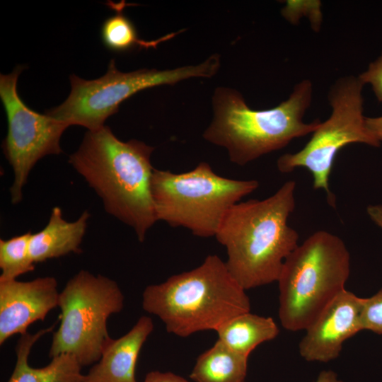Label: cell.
<instances>
[{
  "label": "cell",
  "mask_w": 382,
  "mask_h": 382,
  "mask_svg": "<svg viewBox=\"0 0 382 382\" xmlns=\"http://www.w3.org/2000/svg\"><path fill=\"white\" fill-rule=\"evenodd\" d=\"M154 149L137 139L121 141L105 125L88 130L69 158L105 210L130 226L140 242L157 221L151 192Z\"/></svg>",
  "instance_id": "6da1fadb"
},
{
  "label": "cell",
  "mask_w": 382,
  "mask_h": 382,
  "mask_svg": "<svg viewBox=\"0 0 382 382\" xmlns=\"http://www.w3.org/2000/svg\"><path fill=\"white\" fill-rule=\"evenodd\" d=\"M294 180L266 199L232 206L215 236L227 252L228 271L246 291L277 282L299 234L288 224L296 206Z\"/></svg>",
  "instance_id": "7a4b0ae2"
},
{
  "label": "cell",
  "mask_w": 382,
  "mask_h": 382,
  "mask_svg": "<svg viewBox=\"0 0 382 382\" xmlns=\"http://www.w3.org/2000/svg\"><path fill=\"white\" fill-rule=\"evenodd\" d=\"M313 91L312 82L304 79L297 83L289 98L277 106L256 110L248 107L238 91L218 87L212 98L213 119L203 137L225 148L232 163L245 166L317 129L320 120L303 121Z\"/></svg>",
  "instance_id": "3957f363"
},
{
  "label": "cell",
  "mask_w": 382,
  "mask_h": 382,
  "mask_svg": "<svg viewBox=\"0 0 382 382\" xmlns=\"http://www.w3.org/2000/svg\"><path fill=\"white\" fill-rule=\"evenodd\" d=\"M142 308L158 316L168 332L185 337L216 331L229 319L250 311V302L226 262L209 255L196 268L147 286Z\"/></svg>",
  "instance_id": "277c9868"
},
{
  "label": "cell",
  "mask_w": 382,
  "mask_h": 382,
  "mask_svg": "<svg viewBox=\"0 0 382 382\" xmlns=\"http://www.w3.org/2000/svg\"><path fill=\"white\" fill-rule=\"evenodd\" d=\"M350 253L337 236L320 230L285 259L277 279L279 318L289 331L304 330L345 289Z\"/></svg>",
  "instance_id": "5b68a950"
},
{
  "label": "cell",
  "mask_w": 382,
  "mask_h": 382,
  "mask_svg": "<svg viewBox=\"0 0 382 382\" xmlns=\"http://www.w3.org/2000/svg\"><path fill=\"white\" fill-rule=\"evenodd\" d=\"M259 186L255 180L217 175L207 162L185 173L154 169L151 192L157 221L196 236H216L230 208Z\"/></svg>",
  "instance_id": "8992f818"
},
{
  "label": "cell",
  "mask_w": 382,
  "mask_h": 382,
  "mask_svg": "<svg viewBox=\"0 0 382 382\" xmlns=\"http://www.w3.org/2000/svg\"><path fill=\"white\" fill-rule=\"evenodd\" d=\"M125 297L113 279L81 270L59 292L60 325L53 333L48 356H74L82 366L96 363L111 339L107 321L122 311Z\"/></svg>",
  "instance_id": "52a82bcc"
},
{
  "label": "cell",
  "mask_w": 382,
  "mask_h": 382,
  "mask_svg": "<svg viewBox=\"0 0 382 382\" xmlns=\"http://www.w3.org/2000/svg\"><path fill=\"white\" fill-rule=\"evenodd\" d=\"M220 67L219 54L209 56L202 63L173 69H142L122 72L114 59L106 74L93 80L70 76L71 93L61 105L45 114L68 125H80L88 130L105 126L108 117L116 113L122 102L137 92L165 84H174L190 78H209Z\"/></svg>",
  "instance_id": "ba28073f"
},
{
  "label": "cell",
  "mask_w": 382,
  "mask_h": 382,
  "mask_svg": "<svg viewBox=\"0 0 382 382\" xmlns=\"http://www.w3.org/2000/svg\"><path fill=\"white\" fill-rule=\"evenodd\" d=\"M358 76L339 78L330 87L328 98L331 114L320 122L311 139L297 152L282 155L277 161L279 172L289 173L297 168L307 169L313 178V188L323 190L328 204L335 207V197L329 187V177L337 153L350 144L378 147L381 143L366 128L364 115L363 88Z\"/></svg>",
  "instance_id": "9c48e42d"
},
{
  "label": "cell",
  "mask_w": 382,
  "mask_h": 382,
  "mask_svg": "<svg viewBox=\"0 0 382 382\" xmlns=\"http://www.w3.org/2000/svg\"><path fill=\"white\" fill-rule=\"evenodd\" d=\"M24 68L17 66L11 73L0 76V97L8 122L2 149L13 169L10 193L14 204L21 202L23 188L37 162L45 156L62 152L61 137L69 127L46 114L33 110L23 103L17 91V81Z\"/></svg>",
  "instance_id": "30bf717a"
},
{
  "label": "cell",
  "mask_w": 382,
  "mask_h": 382,
  "mask_svg": "<svg viewBox=\"0 0 382 382\" xmlns=\"http://www.w3.org/2000/svg\"><path fill=\"white\" fill-rule=\"evenodd\" d=\"M363 299L346 289L340 292L304 330L299 343L301 357L322 363L337 359L344 343L363 330Z\"/></svg>",
  "instance_id": "8fae6325"
},
{
  "label": "cell",
  "mask_w": 382,
  "mask_h": 382,
  "mask_svg": "<svg viewBox=\"0 0 382 382\" xmlns=\"http://www.w3.org/2000/svg\"><path fill=\"white\" fill-rule=\"evenodd\" d=\"M59 295L54 277L27 282L0 279V345L14 335L27 333L32 323L44 320L58 306Z\"/></svg>",
  "instance_id": "7c38bea8"
},
{
  "label": "cell",
  "mask_w": 382,
  "mask_h": 382,
  "mask_svg": "<svg viewBox=\"0 0 382 382\" xmlns=\"http://www.w3.org/2000/svg\"><path fill=\"white\" fill-rule=\"evenodd\" d=\"M153 330L152 319L143 316L124 335L111 338L100 359L84 374L83 382H137V361Z\"/></svg>",
  "instance_id": "4fadbf2b"
},
{
  "label": "cell",
  "mask_w": 382,
  "mask_h": 382,
  "mask_svg": "<svg viewBox=\"0 0 382 382\" xmlns=\"http://www.w3.org/2000/svg\"><path fill=\"white\" fill-rule=\"evenodd\" d=\"M90 216V213L85 211L77 220L69 222L64 219L60 207H53L47 225L30 236V251L33 262L80 253Z\"/></svg>",
  "instance_id": "5bb4252c"
},
{
  "label": "cell",
  "mask_w": 382,
  "mask_h": 382,
  "mask_svg": "<svg viewBox=\"0 0 382 382\" xmlns=\"http://www.w3.org/2000/svg\"><path fill=\"white\" fill-rule=\"evenodd\" d=\"M54 328V325L33 334L21 335L15 349L16 362L7 382H83V366L71 354L56 356L44 367L33 368L29 365L28 357L34 344Z\"/></svg>",
  "instance_id": "9a60e30c"
},
{
  "label": "cell",
  "mask_w": 382,
  "mask_h": 382,
  "mask_svg": "<svg viewBox=\"0 0 382 382\" xmlns=\"http://www.w3.org/2000/svg\"><path fill=\"white\" fill-rule=\"evenodd\" d=\"M216 332L219 340L236 352L248 357L258 345L274 340L279 330L272 318L249 311L229 319Z\"/></svg>",
  "instance_id": "2e32d148"
},
{
  "label": "cell",
  "mask_w": 382,
  "mask_h": 382,
  "mask_svg": "<svg viewBox=\"0 0 382 382\" xmlns=\"http://www.w3.org/2000/svg\"><path fill=\"white\" fill-rule=\"evenodd\" d=\"M248 359L217 340L197 357L190 377L195 382H245Z\"/></svg>",
  "instance_id": "e0dca14e"
},
{
  "label": "cell",
  "mask_w": 382,
  "mask_h": 382,
  "mask_svg": "<svg viewBox=\"0 0 382 382\" xmlns=\"http://www.w3.org/2000/svg\"><path fill=\"white\" fill-rule=\"evenodd\" d=\"M107 4L114 10L115 13L103 23L100 36L103 43L110 50L121 52L135 47L156 48L161 42L166 41L178 33H172L151 41L141 40L133 23L123 13L126 6L125 1L117 4L109 1Z\"/></svg>",
  "instance_id": "ac0fdd59"
},
{
  "label": "cell",
  "mask_w": 382,
  "mask_h": 382,
  "mask_svg": "<svg viewBox=\"0 0 382 382\" xmlns=\"http://www.w3.org/2000/svg\"><path fill=\"white\" fill-rule=\"evenodd\" d=\"M30 231L9 239H0L1 279H15L35 270L30 251Z\"/></svg>",
  "instance_id": "d6986e66"
},
{
  "label": "cell",
  "mask_w": 382,
  "mask_h": 382,
  "mask_svg": "<svg viewBox=\"0 0 382 382\" xmlns=\"http://www.w3.org/2000/svg\"><path fill=\"white\" fill-rule=\"evenodd\" d=\"M321 5L318 0H289L282 9V15L287 21L295 25L301 17L306 16L309 19L313 30L316 32L319 31L323 21Z\"/></svg>",
  "instance_id": "ffe728a7"
},
{
  "label": "cell",
  "mask_w": 382,
  "mask_h": 382,
  "mask_svg": "<svg viewBox=\"0 0 382 382\" xmlns=\"http://www.w3.org/2000/svg\"><path fill=\"white\" fill-rule=\"evenodd\" d=\"M361 317L363 330L382 335V288L372 296L364 298Z\"/></svg>",
  "instance_id": "44dd1931"
},
{
  "label": "cell",
  "mask_w": 382,
  "mask_h": 382,
  "mask_svg": "<svg viewBox=\"0 0 382 382\" xmlns=\"http://www.w3.org/2000/svg\"><path fill=\"white\" fill-rule=\"evenodd\" d=\"M358 77L364 85L369 83L371 86L376 98L382 102V52Z\"/></svg>",
  "instance_id": "7402d4cb"
},
{
  "label": "cell",
  "mask_w": 382,
  "mask_h": 382,
  "mask_svg": "<svg viewBox=\"0 0 382 382\" xmlns=\"http://www.w3.org/2000/svg\"><path fill=\"white\" fill-rule=\"evenodd\" d=\"M143 382H190L172 372L154 371L149 372Z\"/></svg>",
  "instance_id": "603a6c76"
},
{
  "label": "cell",
  "mask_w": 382,
  "mask_h": 382,
  "mask_svg": "<svg viewBox=\"0 0 382 382\" xmlns=\"http://www.w3.org/2000/svg\"><path fill=\"white\" fill-rule=\"evenodd\" d=\"M366 128L371 135L380 143L382 142V115L365 119Z\"/></svg>",
  "instance_id": "cb8c5ba5"
},
{
  "label": "cell",
  "mask_w": 382,
  "mask_h": 382,
  "mask_svg": "<svg viewBox=\"0 0 382 382\" xmlns=\"http://www.w3.org/2000/svg\"><path fill=\"white\" fill-rule=\"evenodd\" d=\"M366 212L370 219L382 230V203L369 205Z\"/></svg>",
  "instance_id": "d4e9b609"
},
{
  "label": "cell",
  "mask_w": 382,
  "mask_h": 382,
  "mask_svg": "<svg viewBox=\"0 0 382 382\" xmlns=\"http://www.w3.org/2000/svg\"><path fill=\"white\" fill-rule=\"evenodd\" d=\"M314 382H343L337 374L332 370L322 371Z\"/></svg>",
  "instance_id": "484cf974"
}]
</instances>
